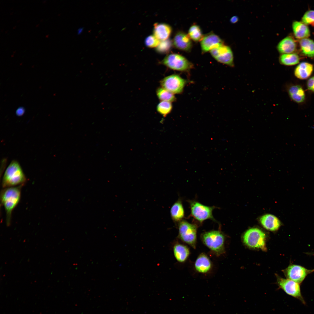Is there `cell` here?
I'll list each match as a JSON object with an SVG mask.
<instances>
[{
  "label": "cell",
  "instance_id": "1",
  "mask_svg": "<svg viewBox=\"0 0 314 314\" xmlns=\"http://www.w3.org/2000/svg\"><path fill=\"white\" fill-rule=\"evenodd\" d=\"M22 185L3 188L1 193V203L3 206L6 214L7 226L11 223L12 212L19 203L21 197Z\"/></svg>",
  "mask_w": 314,
  "mask_h": 314
},
{
  "label": "cell",
  "instance_id": "2",
  "mask_svg": "<svg viewBox=\"0 0 314 314\" xmlns=\"http://www.w3.org/2000/svg\"><path fill=\"white\" fill-rule=\"evenodd\" d=\"M27 179L18 162L13 160L6 170L2 182L3 188L22 185Z\"/></svg>",
  "mask_w": 314,
  "mask_h": 314
},
{
  "label": "cell",
  "instance_id": "3",
  "mask_svg": "<svg viewBox=\"0 0 314 314\" xmlns=\"http://www.w3.org/2000/svg\"><path fill=\"white\" fill-rule=\"evenodd\" d=\"M203 243L217 256L224 252L225 237L222 233L219 230H213L205 232L201 235Z\"/></svg>",
  "mask_w": 314,
  "mask_h": 314
},
{
  "label": "cell",
  "instance_id": "4",
  "mask_svg": "<svg viewBox=\"0 0 314 314\" xmlns=\"http://www.w3.org/2000/svg\"><path fill=\"white\" fill-rule=\"evenodd\" d=\"M163 65L173 70L185 72L194 67V65L184 56L177 53L167 55L161 62Z\"/></svg>",
  "mask_w": 314,
  "mask_h": 314
},
{
  "label": "cell",
  "instance_id": "5",
  "mask_svg": "<svg viewBox=\"0 0 314 314\" xmlns=\"http://www.w3.org/2000/svg\"><path fill=\"white\" fill-rule=\"evenodd\" d=\"M243 240L245 244L249 247L260 249L263 251L266 249L265 234L259 229L254 228L248 230L243 236Z\"/></svg>",
  "mask_w": 314,
  "mask_h": 314
},
{
  "label": "cell",
  "instance_id": "6",
  "mask_svg": "<svg viewBox=\"0 0 314 314\" xmlns=\"http://www.w3.org/2000/svg\"><path fill=\"white\" fill-rule=\"evenodd\" d=\"M178 228L180 239L195 248L197 242V226L183 220L179 222Z\"/></svg>",
  "mask_w": 314,
  "mask_h": 314
},
{
  "label": "cell",
  "instance_id": "7",
  "mask_svg": "<svg viewBox=\"0 0 314 314\" xmlns=\"http://www.w3.org/2000/svg\"><path fill=\"white\" fill-rule=\"evenodd\" d=\"M186 83V80L174 74L164 78L160 81V84L161 87L174 94L182 93Z\"/></svg>",
  "mask_w": 314,
  "mask_h": 314
},
{
  "label": "cell",
  "instance_id": "8",
  "mask_svg": "<svg viewBox=\"0 0 314 314\" xmlns=\"http://www.w3.org/2000/svg\"><path fill=\"white\" fill-rule=\"evenodd\" d=\"M189 202L191 215L200 223L208 219L215 221L212 213L215 207L206 206L195 201H190Z\"/></svg>",
  "mask_w": 314,
  "mask_h": 314
},
{
  "label": "cell",
  "instance_id": "9",
  "mask_svg": "<svg viewBox=\"0 0 314 314\" xmlns=\"http://www.w3.org/2000/svg\"><path fill=\"white\" fill-rule=\"evenodd\" d=\"M277 283L279 288L287 294L298 299L303 304H305L299 283L289 279L279 276L277 277Z\"/></svg>",
  "mask_w": 314,
  "mask_h": 314
},
{
  "label": "cell",
  "instance_id": "10",
  "mask_svg": "<svg viewBox=\"0 0 314 314\" xmlns=\"http://www.w3.org/2000/svg\"><path fill=\"white\" fill-rule=\"evenodd\" d=\"M210 51L212 57L218 62L230 67L234 66L233 53L229 46L224 44Z\"/></svg>",
  "mask_w": 314,
  "mask_h": 314
},
{
  "label": "cell",
  "instance_id": "11",
  "mask_svg": "<svg viewBox=\"0 0 314 314\" xmlns=\"http://www.w3.org/2000/svg\"><path fill=\"white\" fill-rule=\"evenodd\" d=\"M314 271V269H308L301 265L291 264L284 270L283 272L287 279L300 284L308 274Z\"/></svg>",
  "mask_w": 314,
  "mask_h": 314
},
{
  "label": "cell",
  "instance_id": "12",
  "mask_svg": "<svg viewBox=\"0 0 314 314\" xmlns=\"http://www.w3.org/2000/svg\"><path fill=\"white\" fill-rule=\"evenodd\" d=\"M223 44L222 40L218 35L212 32L204 35L200 41L202 53L210 51Z\"/></svg>",
  "mask_w": 314,
  "mask_h": 314
},
{
  "label": "cell",
  "instance_id": "13",
  "mask_svg": "<svg viewBox=\"0 0 314 314\" xmlns=\"http://www.w3.org/2000/svg\"><path fill=\"white\" fill-rule=\"evenodd\" d=\"M172 42L174 47L183 51L190 52L192 48L191 39L188 34L182 31H179L176 33Z\"/></svg>",
  "mask_w": 314,
  "mask_h": 314
},
{
  "label": "cell",
  "instance_id": "14",
  "mask_svg": "<svg viewBox=\"0 0 314 314\" xmlns=\"http://www.w3.org/2000/svg\"><path fill=\"white\" fill-rule=\"evenodd\" d=\"M297 45L295 40L291 36H287L281 40L278 43L277 48L281 54L294 53Z\"/></svg>",
  "mask_w": 314,
  "mask_h": 314
},
{
  "label": "cell",
  "instance_id": "15",
  "mask_svg": "<svg viewBox=\"0 0 314 314\" xmlns=\"http://www.w3.org/2000/svg\"><path fill=\"white\" fill-rule=\"evenodd\" d=\"M172 32L169 25L164 23H156L154 25L153 35L161 41L168 39Z\"/></svg>",
  "mask_w": 314,
  "mask_h": 314
},
{
  "label": "cell",
  "instance_id": "16",
  "mask_svg": "<svg viewBox=\"0 0 314 314\" xmlns=\"http://www.w3.org/2000/svg\"><path fill=\"white\" fill-rule=\"evenodd\" d=\"M194 266L197 272L204 274L209 272L212 268V265L208 256L205 254L202 253L196 259Z\"/></svg>",
  "mask_w": 314,
  "mask_h": 314
},
{
  "label": "cell",
  "instance_id": "17",
  "mask_svg": "<svg viewBox=\"0 0 314 314\" xmlns=\"http://www.w3.org/2000/svg\"><path fill=\"white\" fill-rule=\"evenodd\" d=\"M260 221L265 228L272 231L277 230L281 224L279 220L275 216L270 214L262 216L260 218Z\"/></svg>",
  "mask_w": 314,
  "mask_h": 314
},
{
  "label": "cell",
  "instance_id": "18",
  "mask_svg": "<svg viewBox=\"0 0 314 314\" xmlns=\"http://www.w3.org/2000/svg\"><path fill=\"white\" fill-rule=\"evenodd\" d=\"M313 69V66L312 64L303 62L297 66L295 70L294 74L298 78L306 79L311 75Z\"/></svg>",
  "mask_w": 314,
  "mask_h": 314
},
{
  "label": "cell",
  "instance_id": "19",
  "mask_svg": "<svg viewBox=\"0 0 314 314\" xmlns=\"http://www.w3.org/2000/svg\"><path fill=\"white\" fill-rule=\"evenodd\" d=\"M292 28L295 36L298 39L307 38L310 35L308 27L302 22L294 21L292 24Z\"/></svg>",
  "mask_w": 314,
  "mask_h": 314
},
{
  "label": "cell",
  "instance_id": "20",
  "mask_svg": "<svg viewBox=\"0 0 314 314\" xmlns=\"http://www.w3.org/2000/svg\"><path fill=\"white\" fill-rule=\"evenodd\" d=\"M173 252L175 258L179 262L183 263L188 257L190 251L186 246L181 244H176L173 247Z\"/></svg>",
  "mask_w": 314,
  "mask_h": 314
},
{
  "label": "cell",
  "instance_id": "21",
  "mask_svg": "<svg viewBox=\"0 0 314 314\" xmlns=\"http://www.w3.org/2000/svg\"><path fill=\"white\" fill-rule=\"evenodd\" d=\"M170 213L172 219L175 222H180L184 217V210L181 200H179L172 206Z\"/></svg>",
  "mask_w": 314,
  "mask_h": 314
},
{
  "label": "cell",
  "instance_id": "22",
  "mask_svg": "<svg viewBox=\"0 0 314 314\" xmlns=\"http://www.w3.org/2000/svg\"><path fill=\"white\" fill-rule=\"evenodd\" d=\"M302 53L307 56L314 57V41L308 38L301 39L299 41Z\"/></svg>",
  "mask_w": 314,
  "mask_h": 314
},
{
  "label": "cell",
  "instance_id": "23",
  "mask_svg": "<svg viewBox=\"0 0 314 314\" xmlns=\"http://www.w3.org/2000/svg\"><path fill=\"white\" fill-rule=\"evenodd\" d=\"M288 92L290 97L295 102L300 103L304 101L305 99V93L300 86H292L288 88Z\"/></svg>",
  "mask_w": 314,
  "mask_h": 314
},
{
  "label": "cell",
  "instance_id": "24",
  "mask_svg": "<svg viewBox=\"0 0 314 314\" xmlns=\"http://www.w3.org/2000/svg\"><path fill=\"white\" fill-rule=\"evenodd\" d=\"M300 58L295 53L281 54L279 56V63L282 65L286 66H291L297 64L299 62Z\"/></svg>",
  "mask_w": 314,
  "mask_h": 314
},
{
  "label": "cell",
  "instance_id": "25",
  "mask_svg": "<svg viewBox=\"0 0 314 314\" xmlns=\"http://www.w3.org/2000/svg\"><path fill=\"white\" fill-rule=\"evenodd\" d=\"M156 94L158 99L161 101L172 103L176 100L174 94L161 87H159L156 89Z\"/></svg>",
  "mask_w": 314,
  "mask_h": 314
},
{
  "label": "cell",
  "instance_id": "26",
  "mask_svg": "<svg viewBox=\"0 0 314 314\" xmlns=\"http://www.w3.org/2000/svg\"><path fill=\"white\" fill-rule=\"evenodd\" d=\"M188 35L191 40L195 42L200 41L204 35L200 27L195 24L192 25L190 27Z\"/></svg>",
  "mask_w": 314,
  "mask_h": 314
},
{
  "label": "cell",
  "instance_id": "27",
  "mask_svg": "<svg viewBox=\"0 0 314 314\" xmlns=\"http://www.w3.org/2000/svg\"><path fill=\"white\" fill-rule=\"evenodd\" d=\"M172 107L171 102L160 101L157 106L156 110L159 113L165 117L171 112Z\"/></svg>",
  "mask_w": 314,
  "mask_h": 314
},
{
  "label": "cell",
  "instance_id": "28",
  "mask_svg": "<svg viewBox=\"0 0 314 314\" xmlns=\"http://www.w3.org/2000/svg\"><path fill=\"white\" fill-rule=\"evenodd\" d=\"M173 45L172 42L167 39L161 41L158 46L156 47V50L158 52L164 53H167Z\"/></svg>",
  "mask_w": 314,
  "mask_h": 314
},
{
  "label": "cell",
  "instance_id": "29",
  "mask_svg": "<svg viewBox=\"0 0 314 314\" xmlns=\"http://www.w3.org/2000/svg\"><path fill=\"white\" fill-rule=\"evenodd\" d=\"M302 22L306 25H314V10H309L306 11L303 15Z\"/></svg>",
  "mask_w": 314,
  "mask_h": 314
},
{
  "label": "cell",
  "instance_id": "30",
  "mask_svg": "<svg viewBox=\"0 0 314 314\" xmlns=\"http://www.w3.org/2000/svg\"><path fill=\"white\" fill-rule=\"evenodd\" d=\"M144 42L147 47L153 48L156 47L159 44L160 41L154 35H151L146 38Z\"/></svg>",
  "mask_w": 314,
  "mask_h": 314
},
{
  "label": "cell",
  "instance_id": "31",
  "mask_svg": "<svg viewBox=\"0 0 314 314\" xmlns=\"http://www.w3.org/2000/svg\"><path fill=\"white\" fill-rule=\"evenodd\" d=\"M307 86L309 90L314 92V76L308 80Z\"/></svg>",
  "mask_w": 314,
  "mask_h": 314
},
{
  "label": "cell",
  "instance_id": "32",
  "mask_svg": "<svg viewBox=\"0 0 314 314\" xmlns=\"http://www.w3.org/2000/svg\"><path fill=\"white\" fill-rule=\"evenodd\" d=\"M24 110L22 108H19L16 111V114L18 116L22 115L24 113Z\"/></svg>",
  "mask_w": 314,
  "mask_h": 314
},
{
  "label": "cell",
  "instance_id": "33",
  "mask_svg": "<svg viewBox=\"0 0 314 314\" xmlns=\"http://www.w3.org/2000/svg\"><path fill=\"white\" fill-rule=\"evenodd\" d=\"M239 18L238 16H234L232 17L230 19V21L232 23H235L238 21Z\"/></svg>",
  "mask_w": 314,
  "mask_h": 314
},
{
  "label": "cell",
  "instance_id": "34",
  "mask_svg": "<svg viewBox=\"0 0 314 314\" xmlns=\"http://www.w3.org/2000/svg\"><path fill=\"white\" fill-rule=\"evenodd\" d=\"M83 28H80L78 29L77 31V33L78 34H80L82 32L83 30Z\"/></svg>",
  "mask_w": 314,
  "mask_h": 314
},
{
  "label": "cell",
  "instance_id": "35",
  "mask_svg": "<svg viewBox=\"0 0 314 314\" xmlns=\"http://www.w3.org/2000/svg\"><path fill=\"white\" fill-rule=\"evenodd\" d=\"M306 254L309 255H314V252H306L305 253Z\"/></svg>",
  "mask_w": 314,
  "mask_h": 314
},
{
  "label": "cell",
  "instance_id": "36",
  "mask_svg": "<svg viewBox=\"0 0 314 314\" xmlns=\"http://www.w3.org/2000/svg\"><path fill=\"white\" fill-rule=\"evenodd\" d=\"M48 35H46V38H48Z\"/></svg>",
  "mask_w": 314,
  "mask_h": 314
},
{
  "label": "cell",
  "instance_id": "37",
  "mask_svg": "<svg viewBox=\"0 0 314 314\" xmlns=\"http://www.w3.org/2000/svg\"><path fill=\"white\" fill-rule=\"evenodd\" d=\"M39 25V24H38L36 25V26L37 27V26H38V25Z\"/></svg>",
  "mask_w": 314,
  "mask_h": 314
},
{
  "label": "cell",
  "instance_id": "38",
  "mask_svg": "<svg viewBox=\"0 0 314 314\" xmlns=\"http://www.w3.org/2000/svg\"><path fill=\"white\" fill-rule=\"evenodd\" d=\"M15 27H16V26H15V27H13V28H15Z\"/></svg>",
  "mask_w": 314,
  "mask_h": 314
},
{
  "label": "cell",
  "instance_id": "39",
  "mask_svg": "<svg viewBox=\"0 0 314 314\" xmlns=\"http://www.w3.org/2000/svg\"><path fill=\"white\" fill-rule=\"evenodd\" d=\"M42 19H41V21H42Z\"/></svg>",
  "mask_w": 314,
  "mask_h": 314
},
{
  "label": "cell",
  "instance_id": "40",
  "mask_svg": "<svg viewBox=\"0 0 314 314\" xmlns=\"http://www.w3.org/2000/svg\"></svg>",
  "mask_w": 314,
  "mask_h": 314
}]
</instances>
